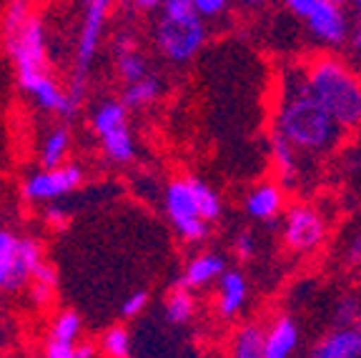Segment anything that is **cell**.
I'll return each mask as SVG.
<instances>
[{
	"label": "cell",
	"mask_w": 361,
	"mask_h": 358,
	"mask_svg": "<svg viewBox=\"0 0 361 358\" xmlns=\"http://www.w3.org/2000/svg\"><path fill=\"white\" fill-rule=\"evenodd\" d=\"M161 93H164V80L156 73H148L146 78L126 85L123 93H121V101L128 106V111H141V108L153 106L161 98Z\"/></svg>",
	"instance_id": "obj_22"
},
{
	"label": "cell",
	"mask_w": 361,
	"mask_h": 358,
	"mask_svg": "<svg viewBox=\"0 0 361 358\" xmlns=\"http://www.w3.org/2000/svg\"><path fill=\"white\" fill-rule=\"evenodd\" d=\"M101 351L108 358H130V333L126 326H111L101 336Z\"/></svg>",
	"instance_id": "obj_27"
},
{
	"label": "cell",
	"mask_w": 361,
	"mask_h": 358,
	"mask_svg": "<svg viewBox=\"0 0 361 358\" xmlns=\"http://www.w3.org/2000/svg\"><path fill=\"white\" fill-rule=\"evenodd\" d=\"M271 123V130L291 143L306 161L331 156L346 138V130L309 93L299 66L286 68L281 73Z\"/></svg>",
	"instance_id": "obj_1"
},
{
	"label": "cell",
	"mask_w": 361,
	"mask_h": 358,
	"mask_svg": "<svg viewBox=\"0 0 361 358\" xmlns=\"http://www.w3.org/2000/svg\"><path fill=\"white\" fill-rule=\"evenodd\" d=\"M25 93L35 101V106L45 113H58L63 118H73V111H71V98H68V90L61 88L56 80L51 78V73L40 75L33 83L25 88Z\"/></svg>",
	"instance_id": "obj_19"
},
{
	"label": "cell",
	"mask_w": 361,
	"mask_h": 358,
	"mask_svg": "<svg viewBox=\"0 0 361 358\" xmlns=\"http://www.w3.org/2000/svg\"><path fill=\"white\" fill-rule=\"evenodd\" d=\"M43 246L40 241L30 238V235H23L20 243H18V256H16V266H13L11 280H8V293H16L20 288L33 280V273L38 271V266L43 264Z\"/></svg>",
	"instance_id": "obj_17"
},
{
	"label": "cell",
	"mask_w": 361,
	"mask_h": 358,
	"mask_svg": "<svg viewBox=\"0 0 361 358\" xmlns=\"http://www.w3.org/2000/svg\"><path fill=\"white\" fill-rule=\"evenodd\" d=\"M18 243H20V235H16L8 228H0V291L8 288L13 266H16Z\"/></svg>",
	"instance_id": "obj_25"
},
{
	"label": "cell",
	"mask_w": 361,
	"mask_h": 358,
	"mask_svg": "<svg viewBox=\"0 0 361 358\" xmlns=\"http://www.w3.org/2000/svg\"><path fill=\"white\" fill-rule=\"evenodd\" d=\"M80 331H83V321H80V316L75 314V311H61V314L53 319L48 338H53V341H63V343H75L80 336Z\"/></svg>",
	"instance_id": "obj_26"
},
{
	"label": "cell",
	"mask_w": 361,
	"mask_h": 358,
	"mask_svg": "<svg viewBox=\"0 0 361 358\" xmlns=\"http://www.w3.org/2000/svg\"><path fill=\"white\" fill-rule=\"evenodd\" d=\"M361 321V298L344 293L334 306V326H356Z\"/></svg>",
	"instance_id": "obj_28"
},
{
	"label": "cell",
	"mask_w": 361,
	"mask_h": 358,
	"mask_svg": "<svg viewBox=\"0 0 361 358\" xmlns=\"http://www.w3.org/2000/svg\"><path fill=\"white\" fill-rule=\"evenodd\" d=\"M71 151V130L66 125H56L51 133L45 135L40 146V166L43 168H58L66 163V156Z\"/></svg>",
	"instance_id": "obj_23"
},
{
	"label": "cell",
	"mask_w": 361,
	"mask_h": 358,
	"mask_svg": "<svg viewBox=\"0 0 361 358\" xmlns=\"http://www.w3.org/2000/svg\"><path fill=\"white\" fill-rule=\"evenodd\" d=\"M188 3H193V0H188Z\"/></svg>",
	"instance_id": "obj_44"
},
{
	"label": "cell",
	"mask_w": 361,
	"mask_h": 358,
	"mask_svg": "<svg viewBox=\"0 0 361 358\" xmlns=\"http://www.w3.org/2000/svg\"><path fill=\"white\" fill-rule=\"evenodd\" d=\"M241 208L256 223L274 226L288 208V188L279 178L259 180L243 193Z\"/></svg>",
	"instance_id": "obj_11"
},
{
	"label": "cell",
	"mask_w": 361,
	"mask_h": 358,
	"mask_svg": "<svg viewBox=\"0 0 361 358\" xmlns=\"http://www.w3.org/2000/svg\"><path fill=\"white\" fill-rule=\"evenodd\" d=\"M231 251L238 264H251V261L259 256V238L254 235V230H248V228L238 230V233L233 235Z\"/></svg>",
	"instance_id": "obj_29"
},
{
	"label": "cell",
	"mask_w": 361,
	"mask_h": 358,
	"mask_svg": "<svg viewBox=\"0 0 361 358\" xmlns=\"http://www.w3.org/2000/svg\"><path fill=\"white\" fill-rule=\"evenodd\" d=\"M309 93L322 103L346 133L361 130V70L334 51L299 63Z\"/></svg>",
	"instance_id": "obj_2"
},
{
	"label": "cell",
	"mask_w": 361,
	"mask_h": 358,
	"mask_svg": "<svg viewBox=\"0 0 361 358\" xmlns=\"http://www.w3.org/2000/svg\"><path fill=\"white\" fill-rule=\"evenodd\" d=\"M45 358H78L75 343H63L48 338V343H45Z\"/></svg>",
	"instance_id": "obj_35"
},
{
	"label": "cell",
	"mask_w": 361,
	"mask_h": 358,
	"mask_svg": "<svg viewBox=\"0 0 361 358\" xmlns=\"http://www.w3.org/2000/svg\"><path fill=\"white\" fill-rule=\"evenodd\" d=\"M306 30L316 45L324 51H334L349 45L351 30H354V18H351L346 3L338 0H319L316 8L304 18Z\"/></svg>",
	"instance_id": "obj_9"
},
{
	"label": "cell",
	"mask_w": 361,
	"mask_h": 358,
	"mask_svg": "<svg viewBox=\"0 0 361 358\" xmlns=\"http://www.w3.org/2000/svg\"><path fill=\"white\" fill-rule=\"evenodd\" d=\"M43 218L51 228H63L68 223V211L63 206H58V203H51V206L45 208Z\"/></svg>",
	"instance_id": "obj_36"
},
{
	"label": "cell",
	"mask_w": 361,
	"mask_h": 358,
	"mask_svg": "<svg viewBox=\"0 0 361 358\" xmlns=\"http://www.w3.org/2000/svg\"><path fill=\"white\" fill-rule=\"evenodd\" d=\"M80 3H83V18H80L78 40H75V73H73V83L68 88L73 116L78 113L80 103L85 98L88 73L98 56V48H101V38H103V30H106L113 0H80Z\"/></svg>",
	"instance_id": "obj_4"
},
{
	"label": "cell",
	"mask_w": 361,
	"mask_h": 358,
	"mask_svg": "<svg viewBox=\"0 0 361 358\" xmlns=\"http://www.w3.org/2000/svg\"><path fill=\"white\" fill-rule=\"evenodd\" d=\"M6 45L16 63L18 85L23 90L35 78L48 73V38H45V25L38 16H30L20 28L8 33Z\"/></svg>",
	"instance_id": "obj_7"
},
{
	"label": "cell",
	"mask_w": 361,
	"mask_h": 358,
	"mask_svg": "<svg viewBox=\"0 0 361 358\" xmlns=\"http://www.w3.org/2000/svg\"><path fill=\"white\" fill-rule=\"evenodd\" d=\"M281 3L293 18H306L316 8L319 0H281Z\"/></svg>",
	"instance_id": "obj_37"
},
{
	"label": "cell",
	"mask_w": 361,
	"mask_h": 358,
	"mask_svg": "<svg viewBox=\"0 0 361 358\" xmlns=\"http://www.w3.org/2000/svg\"><path fill=\"white\" fill-rule=\"evenodd\" d=\"M251 296V285L241 268H226L224 276L216 280L214 308L224 321H231L241 314Z\"/></svg>",
	"instance_id": "obj_12"
},
{
	"label": "cell",
	"mask_w": 361,
	"mask_h": 358,
	"mask_svg": "<svg viewBox=\"0 0 361 358\" xmlns=\"http://www.w3.org/2000/svg\"><path fill=\"white\" fill-rule=\"evenodd\" d=\"M193 185H196V198H198V208H201V216L209 223H216L224 216V198H221V193L211 183H206L203 178H196V175H193Z\"/></svg>",
	"instance_id": "obj_24"
},
{
	"label": "cell",
	"mask_w": 361,
	"mask_h": 358,
	"mask_svg": "<svg viewBox=\"0 0 361 358\" xmlns=\"http://www.w3.org/2000/svg\"><path fill=\"white\" fill-rule=\"evenodd\" d=\"M83 183V168L75 163H63L58 168H40L23 183V196L28 201L43 203V201H58L68 196Z\"/></svg>",
	"instance_id": "obj_10"
},
{
	"label": "cell",
	"mask_w": 361,
	"mask_h": 358,
	"mask_svg": "<svg viewBox=\"0 0 361 358\" xmlns=\"http://www.w3.org/2000/svg\"><path fill=\"white\" fill-rule=\"evenodd\" d=\"M233 3L236 0H193V8H196L198 16H203L209 20V18H221Z\"/></svg>",
	"instance_id": "obj_32"
},
{
	"label": "cell",
	"mask_w": 361,
	"mask_h": 358,
	"mask_svg": "<svg viewBox=\"0 0 361 358\" xmlns=\"http://www.w3.org/2000/svg\"><path fill=\"white\" fill-rule=\"evenodd\" d=\"M301 346V326L291 314H276L266 323V358H293Z\"/></svg>",
	"instance_id": "obj_14"
},
{
	"label": "cell",
	"mask_w": 361,
	"mask_h": 358,
	"mask_svg": "<svg viewBox=\"0 0 361 358\" xmlns=\"http://www.w3.org/2000/svg\"><path fill=\"white\" fill-rule=\"evenodd\" d=\"M309 358H361V331L356 326H334L316 338Z\"/></svg>",
	"instance_id": "obj_15"
},
{
	"label": "cell",
	"mask_w": 361,
	"mask_h": 358,
	"mask_svg": "<svg viewBox=\"0 0 361 358\" xmlns=\"http://www.w3.org/2000/svg\"><path fill=\"white\" fill-rule=\"evenodd\" d=\"M93 130L101 138V148L111 163H130L135 158V140L128 125V106L121 98H108L93 111Z\"/></svg>",
	"instance_id": "obj_8"
},
{
	"label": "cell",
	"mask_w": 361,
	"mask_h": 358,
	"mask_svg": "<svg viewBox=\"0 0 361 358\" xmlns=\"http://www.w3.org/2000/svg\"><path fill=\"white\" fill-rule=\"evenodd\" d=\"M338 3H346V0H338Z\"/></svg>",
	"instance_id": "obj_43"
},
{
	"label": "cell",
	"mask_w": 361,
	"mask_h": 358,
	"mask_svg": "<svg viewBox=\"0 0 361 358\" xmlns=\"http://www.w3.org/2000/svg\"><path fill=\"white\" fill-rule=\"evenodd\" d=\"M269 156H271V163H274V173L276 178L286 185L288 190L296 188L304 178V161L306 158L301 156L291 143L276 135L271 130V138H269Z\"/></svg>",
	"instance_id": "obj_16"
},
{
	"label": "cell",
	"mask_w": 361,
	"mask_h": 358,
	"mask_svg": "<svg viewBox=\"0 0 361 358\" xmlns=\"http://www.w3.org/2000/svg\"><path fill=\"white\" fill-rule=\"evenodd\" d=\"M351 53H354L356 68L361 70V16H354V30H351Z\"/></svg>",
	"instance_id": "obj_39"
},
{
	"label": "cell",
	"mask_w": 361,
	"mask_h": 358,
	"mask_svg": "<svg viewBox=\"0 0 361 358\" xmlns=\"http://www.w3.org/2000/svg\"><path fill=\"white\" fill-rule=\"evenodd\" d=\"M75 353H78V358H96L98 348H96V343L83 341V343H78V346H75Z\"/></svg>",
	"instance_id": "obj_41"
},
{
	"label": "cell",
	"mask_w": 361,
	"mask_h": 358,
	"mask_svg": "<svg viewBox=\"0 0 361 358\" xmlns=\"http://www.w3.org/2000/svg\"><path fill=\"white\" fill-rule=\"evenodd\" d=\"M226 268H228V261H226L224 253L198 251L186 261V266H183V271H180L178 283L191 288V291H201V288L214 285L216 280L224 276Z\"/></svg>",
	"instance_id": "obj_13"
},
{
	"label": "cell",
	"mask_w": 361,
	"mask_h": 358,
	"mask_svg": "<svg viewBox=\"0 0 361 358\" xmlns=\"http://www.w3.org/2000/svg\"><path fill=\"white\" fill-rule=\"evenodd\" d=\"M196 308H198V303H196L193 291L180 283H176L164 298V314H166V319H169V323H173V326H186L188 321H193Z\"/></svg>",
	"instance_id": "obj_21"
},
{
	"label": "cell",
	"mask_w": 361,
	"mask_h": 358,
	"mask_svg": "<svg viewBox=\"0 0 361 358\" xmlns=\"http://www.w3.org/2000/svg\"><path fill=\"white\" fill-rule=\"evenodd\" d=\"M271 3H276V0H236V6L246 13H259V11H266Z\"/></svg>",
	"instance_id": "obj_40"
},
{
	"label": "cell",
	"mask_w": 361,
	"mask_h": 358,
	"mask_svg": "<svg viewBox=\"0 0 361 358\" xmlns=\"http://www.w3.org/2000/svg\"><path fill=\"white\" fill-rule=\"evenodd\" d=\"M138 11H158V8H164L166 0H130Z\"/></svg>",
	"instance_id": "obj_42"
},
{
	"label": "cell",
	"mask_w": 361,
	"mask_h": 358,
	"mask_svg": "<svg viewBox=\"0 0 361 358\" xmlns=\"http://www.w3.org/2000/svg\"><path fill=\"white\" fill-rule=\"evenodd\" d=\"M53 293H56V288L48 283H40V280H30L28 283V296L33 306H48L53 301Z\"/></svg>",
	"instance_id": "obj_34"
},
{
	"label": "cell",
	"mask_w": 361,
	"mask_h": 358,
	"mask_svg": "<svg viewBox=\"0 0 361 358\" xmlns=\"http://www.w3.org/2000/svg\"><path fill=\"white\" fill-rule=\"evenodd\" d=\"M164 208L180 241L201 243L209 238L211 223L201 216L193 175H178V178L169 180L164 190Z\"/></svg>",
	"instance_id": "obj_6"
},
{
	"label": "cell",
	"mask_w": 361,
	"mask_h": 358,
	"mask_svg": "<svg viewBox=\"0 0 361 358\" xmlns=\"http://www.w3.org/2000/svg\"><path fill=\"white\" fill-rule=\"evenodd\" d=\"M148 301H151V296H148V291H133L128 293V296L123 298V303H121V316L123 319H138V316L146 311Z\"/></svg>",
	"instance_id": "obj_31"
},
{
	"label": "cell",
	"mask_w": 361,
	"mask_h": 358,
	"mask_svg": "<svg viewBox=\"0 0 361 358\" xmlns=\"http://www.w3.org/2000/svg\"><path fill=\"white\" fill-rule=\"evenodd\" d=\"M153 40L166 61L176 66H186L209 43V25L206 18L198 16L193 3L188 0H166L161 8Z\"/></svg>",
	"instance_id": "obj_3"
},
{
	"label": "cell",
	"mask_w": 361,
	"mask_h": 358,
	"mask_svg": "<svg viewBox=\"0 0 361 358\" xmlns=\"http://www.w3.org/2000/svg\"><path fill=\"white\" fill-rule=\"evenodd\" d=\"M33 280H40V283H48L56 288L58 285V268L53 264H48V261H43V264L38 266V271L33 273Z\"/></svg>",
	"instance_id": "obj_38"
},
{
	"label": "cell",
	"mask_w": 361,
	"mask_h": 358,
	"mask_svg": "<svg viewBox=\"0 0 361 358\" xmlns=\"http://www.w3.org/2000/svg\"><path fill=\"white\" fill-rule=\"evenodd\" d=\"M329 230H331L329 216L316 203H288L286 213L281 216V243L293 256H311L322 251Z\"/></svg>",
	"instance_id": "obj_5"
},
{
	"label": "cell",
	"mask_w": 361,
	"mask_h": 358,
	"mask_svg": "<svg viewBox=\"0 0 361 358\" xmlns=\"http://www.w3.org/2000/svg\"><path fill=\"white\" fill-rule=\"evenodd\" d=\"M30 16H33V13H30L28 0H11L6 8V16H3V35L18 30Z\"/></svg>",
	"instance_id": "obj_30"
},
{
	"label": "cell",
	"mask_w": 361,
	"mask_h": 358,
	"mask_svg": "<svg viewBox=\"0 0 361 358\" xmlns=\"http://www.w3.org/2000/svg\"><path fill=\"white\" fill-rule=\"evenodd\" d=\"M344 264L349 266V268H361V226L346 238Z\"/></svg>",
	"instance_id": "obj_33"
},
{
	"label": "cell",
	"mask_w": 361,
	"mask_h": 358,
	"mask_svg": "<svg viewBox=\"0 0 361 358\" xmlns=\"http://www.w3.org/2000/svg\"><path fill=\"white\" fill-rule=\"evenodd\" d=\"M228 358H266V326L261 321L238 323L228 338Z\"/></svg>",
	"instance_id": "obj_18"
},
{
	"label": "cell",
	"mask_w": 361,
	"mask_h": 358,
	"mask_svg": "<svg viewBox=\"0 0 361 358\" xmlns=\"http://www.w3.org/2000/svg\"><path fill=\"white\" fill-rule=\"evenodd\" d=\"M116 70H118L121 80L126 85L135 83V80L146 78L151 70H148V58L138 51L133 35L130 33H121L116 38Z\"/></svg>",
	"instance_id": "obj_20"
}]
</instances>
